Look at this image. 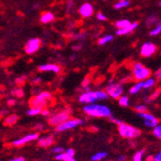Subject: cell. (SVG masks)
Instances as JSON below:
<instances>
[{
  "label": "cell",
  "instance_id": "obj_52",
  "mask_svg": "<svg viewBox=\"0 0 161 161\" xmlns=\"http://www.w3.org/2000/svg\"><path fill=\"white\" fill-rule=\"evenodd\" d=\"M104 1H106V0H104Z\"/></svg>",
  "mask_w": 161,
  "mask_h": 161
},
{
  "label": "cell",
  "instance_id": "obj_40",
  "mask_svg": "<svg viewBox=\"0 0 161 161\" xmlns=\"http://www.w3.org/2000/svg\"><path fill=\"white\" fill-rule=\"evenodd\" d=\"M8 161H25V157H23V156H16V157L9 159Z\"/></svg>",
  "mask_w": 161,
  "mask_h": 161
},
{
  "label": "cell",
  "instance_id": "obj_42",
  "mask_svg": "<svg viewBox=\"0 0 161 161\" xmlns=\"http://www.w3.org/2000/svg\"><path fill=\"white\" fill-rule=\"evenodd\" d=\"M7 103H8V105H10V106H14L16 103V98H10V100H8Z\"/></svg>",
  "mask_w": 161,
  "mask_h": 161
},
{
  "label": "cell",
  "instance_id": "obj_43",
  "mask_svg": "<svg viewBox=\"0 0 161 161\" xmlns=\"http://www.w3.org/2000/svg\"><path fill=\"white\" fill-rule=\"evenodd\" d=\"M154 161H161V150L156 155L154 156Z\"/></svg>",
  "mask_w": 161,
  "mask_h": 161
},
{
  "label": "cell",
  "instance_id": "obj_11",
  "mask_svg": "<svg viewBox=\"0 0 161 161\" xmlns=\"http://www.w3.org/2000/svg\"><path fill=\"white\" fill-rule=\"evenodd\" d=\"M140 118L143 119V123L146 127H150V128H154L157 124H158V120L154 117L153 114L145 112V113H137Z\"/></svg>",
  "mask_w": 161,
  "mask_h": 161
},
{
  "label": "cell",
  "instance_id": "obj_29",
  "mask_svg": "<svg viewBox=\"0 0 161 161\" xmlns=\"http://www.w3.org/2000/svg\"><path fill=\"white\" fill-rule=\"evenodd\" d=\"M144 154H145V150H138L137 153L133 155L132 161H143V156H144Z\"/></svg>",
  "mask_w": 161,
  "mask_h": 161
},
{
  "label": "cell",
  "instance_id": "obj_12",
  "mask_svg": "<svg viewBox=\"0 0 161 161\" xmlns=\"http://www.w3.org/2000/svg\"><path fill=\"white\" fill-rule=\"evenodd\" d=\"M155 51H156L155 44L154 42H148L143 43L140 53H141V56H143V57H150L151 55H154Z\"/></svg>",
  "mask_w": 161,
  "mask_h": 161
},
{
  "label": "cell",
  "instance_id": "obj_49",
  "mask_svg": "<svg viewBox=\"0 0 161 161\" xmlns=\"http://www.w3.org/2000/svg\"><path fill=\"white\" fill-rule=\"evenodd\" d=\"M70 59H71V60H74V59H75V55H74V56H71V57H70Z\"/></svg>",
  "mask_w": 161,
  "mask_h": 161
},
{
  "label": "cell",
  "instance_id": "obj_5",
  "mask_svg": "<svg viewBox=\"0 0 161 161\" xmlns=\"http://www.w3.org/2000/svg\"><path fill=\"white\" fill-rule=\"evenodd\" d=\"M69 118H70V111L69 110H62L53 115H50L48 117L47 123L50 127H56L59 126V124L63 123L64 122L69 120Z\"/></svg>",
  "mask_w": 161,
  "mask_h": 161
},
{
  "label": "cell",
  "instance_id": "obj_24",
  "mask_svg": "<svg viewBox=\"0 0 161 161\" xmlns=\"http://www.w3.org/2000/svg\"><path fill=\"white\" fill-rule=\"evenodd\" d=\"M113 39L114 38H113L112 35H106V36H104V37H101L100 40H98L97 41V43H98V46H104V44L112 42Z\"/></svg>",
  "mask_w": 161,
  "mask_h": 161
},
{
  "label": "cell",
  "instance_id": "obj_4",
  "mask_svg": "<svg viewBox=\"0 0 161 161\" xmlns=\"http://www.w3.org/2000/svg\"><path fill=\"white\" fill-rule=\"evenodd\" d=\"M132 73L133 77L137 81H144L147 78L150 76V70L147 67H145L143 64L139 63H134L132 67Z\"/></svg>",
  "mask_w": 161,
  "mask_h": 161
},
{
  "label": "cell",
  "instance_id": "obj_8",
  "mask_svg": "<svg viewBox=\"0 0 161 161\" xmlns=\"http://www.w3.org/2000/svg\"><path fill=\"white\" fill-rule=\"evenodd\" d=\"M105 92L107 93L110 97L114 98V100H118L120 96H123V88L121 84L116 83V82H110L106 86Z\"/></svg>",
  "mask_w": 161,
  "mask_h": 161
},
{
  "label": "cell",
  "instance_id": "obj_2",
  "mask_svg": "<svg viewBox=\"0 0 161 161\" xmlns=\"http://www.w3.org/2000/svg\"><path fill=\"white\" fill-rule=\"evenodd\" d=\"M53 101V96L49 91H42L33 96L29 100L30 107H41L47 108V106Z\"/></svg>",
  "mask_w": 161,
  "mask_h": 161
},
{
  "label": "cell",
  "instance_id": "obj_44",
  "mask_svg": "<svg viewBox=\"0 0 161 161\" xmlns=\"http://www.w3.org/2000/svg\"><path fill=\"white\" fill-rule=\"evenodd\" d=\"M117 160H118V161H126V160H127V156H126V155H123V154L119 155L118 158H117Z\"/></svg>",
  "mask_w": 161,
  "mask_h": 161
},
{
  "label": "cell",
  "instance_id": "obj_51",
  "mask_svg": "<svg viewBox=\"0 0 161 161\" xmlns=\"http://www.w3.org/2000/svg\"><path fill=\"white\" fill-rule=\"evenodd\" d=\"M120 1H124V0H120Z\"/></svg>",
  "mask_w": 161,
  "mask_h": 161
},
{
  "label": "cell",
  "instance_id": "obj_38",
  "mask_svg": "<svg viewBox=\"0 0 161 161\" xmlns=\"http://www.w3.org/2000/svg\"><path fill=\"white\" fill-rule=\"evenodd\" d=\"M90 78L89 77H86V78H84L83 79V81H82V83H81V86H82V88L84 89L85 87H88L89 85H90Z\"/></svg>",
  "mask_w": 161,
  "mask_h": 161
},
{
  "label": "cell",
  "instance_id": "obj_33",
  "mask_svg": "<svg viewBox=\"0 0 161 161\" xmlns=\"http://www.w3.org/2000/svg\"><path fill=\"white\" fill-rule=\"evenodd\" d=\"M12 95L16 96V97H22L24 95V92L22 91V89H15L12 91Z\"/></svg>",
  "mask_w": 161,
  "mask_h": 161
},
{
  "label": "cell",
  "instance_id": "obj_28",
  "mask_svg": "<svg viewBox=\"0 0 161 161\" xmlns=\"http://www.w3.org/2000/svg\"><path fill=\"white\" fill-rule=\"evenodd\" d=\"M96 96L98 101H106L107 98L109 97V96L107 95V93L104 90H97L96 91Z\"/></svg>",
  "mask_w": 161,
  "mask_h": 161
},
{
  "label": "cell",
  "instance_id": "obj_45",
  "mask_svg": "<svg viewBox=\"0 0 161 161\" xmlns=\"http://www.w3.org/2000/svg\"><path fill=\"white\" fill-rule=\"evenodd\" d=\"M35 129L36 130H37V131H42V130H43V126H42V124L41 123V124H38V126L37 127H35Z\"/></svg>",
  "mask_w": 161,
  "mask_h": 161
},
{
  "label": "cell",
  "instance_id": "obj_41",
  "mask_svg": "<svg viewBox=\"0 0 161 161\" xmlns=\"http://www.w3.org/2000/svg\"><path fill=\"white\" fill-rule=\"evenodd\" d=\"M109 119H110V121H111L112 123H117V124H120V123H123L121 120L114 118L113 116H111V117H109Z\"/></svg>",
  "mask_w": 161,
  "mask_h": 161
},
{
  "label": "cell",
  "instance_id": "obj_15",
  "mask_svg": "<svg viewBox=\"0 0 161 161\" xmlns=\"http://www.w3.org/2000/svg\"><path fill=\"white\" fill-rule=\"evenodd\" d=\"M95 9L91 3H84L79 8V15L82 17H91L94 15Z\"/></svg>",
  "mask_w": 161,
  "mask_h": 161
},
{
  "label": "cell",
  "instance_id": "obj_35",
  "mask_svg": "<svg viewBox=\"0 0 161 161\" xmlns=\"http://www.w3.org/2000/svg\"><path fill=\"white\" fill-rule=\"evenodd\" d=\"M135 111L137 113H145V112H147V107L145 105L139 104L135 107Z\"/></svg>",
  "mask_w": 161,
  "mask_h": 161
},
{
  "label": "cell",
  "instance_id": "obj_31",
  "mask_svg": "<svg viewBox=\"0 0 161 161\" xmlns=\"http://www.w3.org/2000/svg\"><path fill=\"white\" fill-rule=\"evenodd\" d=\"M153 133L156 138L161 140V124H157V126L154 128Z\"/></svg>",
  "mask_w": 161,
  "mask_h": 161
},
{
  "label": "cell",
  "instance_id": "obj_25",
  "mask_svg": "<svg viewBox=\"0 0 161 161\" xmlns=\"http://www.w3.org/2000/svg\"><path fill=\"white\" fill-rule=\"evenodd\" d=\"M118 102L122 107H128L129 106V97L127 96H122L118 98Z\"/></svg>",
  "mask_w": 161,
  "mask_h": 161
},
{
  "label": "cell",
  "instance_id": "obj_34",
  "mask_svg": "<svg viewBox=\"0 0 161 161\" xmlns=\"http://www.w3.org/2000/svg\"><path fill=\"white\" fill-rule=\"evenodd\" d=\"M157 16H154V15H153V16H150L149 17H148V20H147V24L148 25H150V24H154V23H155L156 21H157Z\"/></svg>",
  "mask_w": 161,
  "mask_h": 161
},
{
  "label": "cell",
  "instance_id": "obj_17",
  "mask_svg": "<svg viewBox=\"0 0 161 161\" xmlns=\"http://www.w3.org/2000/svg\"><path fill=\"white\" fill-rule=\"evenodd\" d=\"M20 117L19 115L16 114H11V115H8L7 117L4 119L3 121V124L5 127H13L15 124L19 122Z\"/></svg>",
  "mask_w": 161,
  "mask_h": 161
},
{
  "label": "cell",
  "instance_id": "obj_46",
  "mask_svg": "<svg viewBox=\"0 0 161 161\" xmlns=\"http://www.w3.org/2000/svg\"><path fill=\"white\" fill-rule=\"evenodd\" d=\"M34 84H37V83H39V82H41V78L40 77H37V78H35V79H33V81H32Z\"/></svg>",
  "mask_w": 161,
  "mask_h": 161
},
{
  "label": "cell",
  "instance_id": "obj_32",
  "mask_svg": "<svg viewBox=\"0 0 161 161\" xmlns=\"http://www.w3.org/2000/svg\"><path fill=\"white\" fill-rule=\"evenodd\" d=\"M65 151V149L64 147H62V146H56L52 149V153L53 154H63Z\"/></svg>",
  "mask_w": 161,
  "mask_h": 161
},
{
  "label": "cell",
  "instance_id": "obj_16",
  "mask_svg": "<svg viewBox=\"0 0 161 161\" xmlns=\"http://www.w3.org/2000/svg\"><path fill=\"white\" fill-rule=\"evenodd\" d=\"M139 26V22L138 21H134V22H131L128 26L124 28H122V29H118L116 34L118 36H124V35H128L130 33H132L134 30H135L137 27Z\"/></svg>",
  "mask_w": 161,
  "mask_h": 161
},
{
  "label": "cell",
  "instance_id": "obj_30",
  "mask_svg": "<svg viewBox=\"0 0 161 161\" xmlns=\"http://www.w3.org/2000/svg\"><path fill=\"white\" fill-rule=\"evenodd\" d=\"M159 34H161V21L155 26V27L153 30H150V36H157Z\"/></svg>",
  "mask_w": 161,
  "mask_h": 161
},
{
  "label": "cell",
  "instance_id": "obj_22",
  "mask_svg": "<svg viewBox=\"0 0 161 161\" xmlns=\"http://www.w3.org/2000/svg\"><path fill=\"white\" fill-rule=\"evenodd\" d=\"M106 156H107V153H106V151H98V153L95 154L91 157V160L92 161H101L104 158H106Z\"/></svg>",
  "mask_w": 161,
  "mask_h": 161
},
{
  "label": "cell",
  "instance_id": "obj_3",
  "mask_svg": "<svg viewBox=\"0 0 161 161\" xmlns=\"http://www.w3.org/2000/svg\"><path fill=\"white\" fill-rule=\"evenodd\" d=\"M118 131L120 135L126 139H135L141 135V131L137 127H132L126 123L118 124Z\"/></svg>",
  "mask_w": 161,
  "mask_h": 161
},
{
  "label": "cell",
  "instance_id": "obj_13",
  "mask_svg": "<svg viewBox=\"0 0 161 161\" xmlns=\"http://www.w3.org/2000/svg\"><path fill=\"white\" fill-rule=\"evenodd\" d=\"M39 71L41 73H53V74H60L61 67L57 64H42L38 68Z\"/></svg>",
  "mask_w": 161,
  "mask_h": 161
},
{
  "label": "cell",
  "instance_id": "obj_36",
  "mask_svg": "<svg viewBox=\"0 0 161 161\" xmlns=\"http://www.w3.org/2000/svg\"><path fill=\"white\" fill-rule=\"evenodd\" d=\"M96 19L98 20H101V21H105L107 20V16L103 14V13H101V12H98L96 14Z\"/></svg>",
  "mask_w": 161,
  "mask_h": 161
},
{
  "label": "cell",
  "instance_id": "obj_6",
  "mask_svg": "<svg viewBox=\"0 0 161 161\" xmlns=\"http://www.w3.org/2000/svg\"><path fill=\"white\" fill-rule=\"evenodd\" d=\"M85 121L83 119H79V118H69V120H67L66 122H64L63 123L59 124L58 127H55V130L57 132H64V131H68L70 129H74L77 127H80L84 124Z\"/></svg>",
  "mask_w": 161,
  "mask_h": 161
},
{
  "label": "cell",
  "instance_id": "obj_20",
  "mask_svg": "<svg viewBox=\"0 0 161 161\" xmlns=\"http://www.w3.org/2000/svg\"><path fill=\"white\" fill-rule=\"evenodd\" d=\"M42 108L41 107H30V108L26 111V115L29 116V117H36V116L41 115Z\"/></svg>",
  "mask_w": 161,
  "mask_h": 161
},
{
  "label": "cell",
  "instance_id": "obj_21",
  "mask_svg": "<svg viewBox=\"0 0 161 161\" xmlns=\"http://www.w3.org/2000/svg\"><path fill=\"white\" fill-rule=\"evenodd\" d=\"M142 89H143V81H138L136 84H134L129 89V94L130 95H136L142 90Z\"/></svg>",
  "mask_w": 161,
  "mask_h": 161
},
{
  "label": "cell",
  "instance_id": "obj_37",
  "mask_svg": "<svg viewBox=\"0 0 161 161\" xmlns=\"http://www.w3.org/2000/svg\"><path fill=\"white\" fill-rule=\"evenodd\" d=\"M65 153H66L68 155L71 156V157H74V156H75V150H74V149H73V148H69V149L65 150Z\"/></svg>",
  "mask_w": 161,
  "mask_h": 161
},
{
  "label": "cell",
  "instance_id": "obj_10",
  "mask_svg": "<svg viewBox=\"0 0 161 161\" xmlns=\"http://www.w3.org/2000/svg\"><path fill=\"white\" fill-rule=\"evenodd\" d=\"M97 96L96 91H90V92H84L78 96V101L84 105L96 103L97 101Z\"/></svg>",
  "mask_w": 161,
  "mask_h": 161
},
{
  "label": "cell",
  "instance_id": "obj_18",
  "mask_svg": "<svg viewBox=\"0 0 161 161\" xmlns=\"http://www.w3.org/2000/svg\"><path fill=\"white\" fill-rule=\"evenodd\" d=\"M54 20H55V16L51 12H43L40 19V20L42 24H48V23L52 22Z\"/></svg>",
  "mask_w": 161,
  "mask_h": 161
},
{
  "label": "cell",
  "instance_id": "obj_50",
  "mask_svg": "<svg viewBox=\"0 0 161 161\" xmlns=\"http://www.w3.org/2000/svg\"><path fill=\"white\" fill-rule=\"evenodd\" d=\"M159 6H160V7H161V1H160V2H159Z\"/></svg>",
  "mask_w": 161,
  "mask_h": 161
},
{
  "label": "cell",
  "instance_id": "obj_23",
  "mask_svg": "<svg viewBox=\"0 0 161 161\" xmlns=\"http://www.w3.org/2000/svg\"><path fill=\"white\" fill-rule=\"evenodd\" d=\"M154 84H155V79L153 77H149L143 81V89H150L151 87H154Z\"/></svg>",
  "mask_w": 161,
  "mask_h": 161
},
{
  "label": "cell",
  "instance_id": "obj_9",
  "mask_svg": "<svg viewBox=\"0 0 161 161\" xmlns=\"http://www.w3.org/2000/svg\"><path fill=\"white\" fill-rule=\"evenodd\" d=\"M41 44H42V41L40 39H38V38L30 39L27 42L25 43L24 51H25L26 54L32 55L40 49Z\"/></svg>",
  "mask_w": 161,
  "mask_h": 161
},
{
  "label": "cell",
  "instance_id": "obj_19",
  "mask_svg": "<svg viewBox=\"0 0 161 161\" xmlns=\"http://www.w3.org/2000/svg\"><path fill=\"white\" fill-rule=\"evenodd\" d=\"M55 160H57V161H76L75 157H71V156L68 155L65 151L63 154H55Z\"/></svg>",
  "mask_w": 161,
  "mask_h": 161
},
{
  "label": "cell",
  "instance_id": "obj_27",
  "mask_svg": "<svg viewBox=\"0 0 161 161\" xmlns=\"http://www.w3.org/2000/svg\"><path fill=\"white\" fill-rule=\"evenodd\" d=\"M130 23H131V21L128 20H121L116 22L115 25L118 29H122V28H124V27H127V26H128Z\"/></svg>",
  "mask_w": 161,
  "mask_h": 161
},
{
  "label": "cell",
  "instance_id": "obj_39",
  "mask_svg": "<svg viewBox=\"0 0 161 161\" xmlns=\"http://www.w3.org/2000/svg\"><path fill=\"white\" fill-rule=\"evenodd\" d=\"M41 115L43 116V117H49V116H50V111L47 108H42V110L41 112Z\"/></svg>",
  "mask_w": 161,
  "mask_h": 161
},
{
  "label": "cell",
  "instance_id": "obj_7",
  "mask_svg": "<svg viewBox=\"0 0 161 161\" xmlns=\"http://www.w3.org/2000/svg\"><path fill=\"white\" fill-rule=\"evenodd\" d=\"M39 137H40V135H39L38 132L28 133V134H26V135H24V136H22V137H20L19 139L13 141L12 142V146L15 147V148H20V147L25 146L26 144H28V143L37 141Z\"/></svg>",
  "mask_w": 161,
  "mask_h": 161
},
{
  "label": "cell",
  "instance_id": "obj_1",
  "mask_svg": "<svg viewBox=\"0 0 161 161\" xmlns=\"http://www.w3.org/2000/svg\"><path fill=\"white\" fill-rule=\"evenodd\" d=\"M83 112L94 118H109L112 116V111L108 106L101 103L87 104L83 107Z\"/></svg>",
  "mask_w": 161,
  "mask_h": 161
},
{
  "label": "cell",
  "instance_id": "obj_26",
  "mask_svg": "<svg viewBox=\"0 0 161 161\" xmlns=\"http://www.w3.org/2000/svg\"><path fill=\"white\" fill-rule=\"evenodd\" d=\"M130 5V1L129 0H124V1H118L117 3L114 4V8L117 9V10H120V9H123L127 8Z\"/></svg>",
  "mask_w": 161,
  "mask_h": 161
},
{
  "label": "cell",
  "instance_id": "obj_48",
  "mask_svg": "<svg viewBox=\"0 0 161 161\" xmlns=\"http://www.w3.org/2000/svg\"><path fill=\"white\" fill-rule=\"evenodd\" d=\"M80 48H81V47H73L74 50H78V49H80Z\"/></svg>",
  "mask_w": 161,
  "mask_h": 161
},
{
  "label": "cell",
  "instance_id": "obj_14",
  "mask_svg": "<svg viewBox=\"0 0 161 161\" xmlns=\"http://www.w3.org/2000/svg\"><path fill=\"white\" fill-rule=\"evenodd\" d=\"M53 143H54V137H53L52 135H44V136L38 138L37 146L40 148L47 149L53 145Z\"/></svg>",
  "mask_w": 161,
  "mask_h": 161
},
{
  "label": "cell",
  "instance_id": "obj_47",
  "mask_svg": "<svg viewBox=\"0 0 161 161\" xmlns=\"http://www.w3.org/2000/svg\"><path fill=\"white\" fill-rule=\"evenodd\" d=\"M156 75H157V78H159V79H161V69L157 71V74H156Z\"/></svg>",
  "mask_w": 161,
  "mask_h": 161
}]
</instances>
